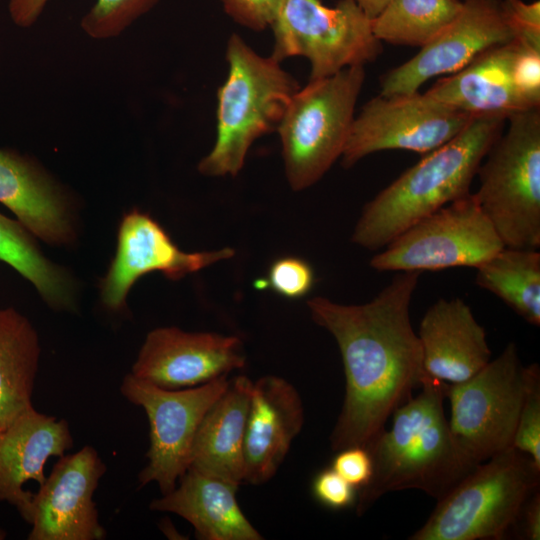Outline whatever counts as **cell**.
<instances>
[{
	"label": "cell",
	"mask_w": 540,
	"mask_h": 540,
	"mask_svg": "<svg viewBox=\"0 0 540 540\" xmlns=\"http://www.w3.org/2000/svg\"><path fill=\"white\" fill-rule=\"evenodd\" d=\"M303 424V402L294 385L275 375L253 382L244 441V483L270 481Z\"/></svg>",
	"instance_id": "obj_17"
},
{
	"label": "cell",
	"mask_w": 540,
	"mask_h": 540,
	"mask_svg": "<svg viewBox=\"0 0 540 540\" xmlns=\"http://www.w3.org/2000/svg\"><path fill=\"white\" fill-rule=\"evenodd\" d=\"M40 343L36 329L23 314L0 309V428L9 426L33 407Z\"/></svg>",
	"instance_id": "obj_24"
},
{
	"label": "cell",
	"mask_w": 540,
	"mask_h": 540,
	"mask_svg": "<svg viewBox=\"0 0 540 540\" xmlns=\"http://www.w3.org/2000/svg\"><path fill=\"white\" fill-rule=\"evenodd\" d=\"M225 11L236 22L253 30L271 26L285 0H222Z\"/></svg>",
	"instance_id": "obj_31"
},
{
	"label": "cell",
	"mask_w": 540,
	"mask_h": 540,
	"mask_svg": "<svg viewBox=\"0 0 540 540\" xmlns=\"http://www.w3.org/2000/svg\"><path fill=\"white\" fill-rule=\"evenodd\" d=\"M0 203L35 237L50 245L75 238L68 202L59 188L27 158L0 149Z\"/></svg>",
	"instance_id": "obj_22"
},
{
	"label": "cell",
	"mask_w": 540,
	"mask_h": 540,
	"mask_svg": "<svg viewBox=\"0 0 540 540\" xmlns=\"http://www.w3.org/2000/svg\"><path fill=\"white\" fill-rule=\"evenodd\" d=\"M337 452L331 468L356 489L367 484L372 475V460L368 450L352 446Z\"/></svg>",
	"instance_id": "obj_34"
},
{
	"label": "cell",
	"mask_w": 540,
	"mask_h": 540,
	"mask_svg": "<svg viewBox=\"0 0 540 540\" xmlns=\"http://www.w3.org/2000/svg\"><path fill=\"white\" fill-rule=\"evenodd\" d=\"M474 193L424 217L374 255L379 272L478 267L504 248Z\"/></svg>",
	"instance_id": "obj_10"
},
{
	"label": "cell",
	"mask_w": 540,
	"mask_h": 540,
	"mask_svg": "<svg viewBox=\"0 0 540 540\" xmlns=\"http://www.w3.org/2000/svg\"><path fill=\"white\" fill-rule=\"evenodd\" d=\"M245 363L236 336L159 327L147 334L131 374L161 388L183 389L228 375Z\"/></svg>",
	"instance_id": "obj_15"
},
{
	"label": "cell",
	"mask_w": 540,
	"mask_h": 540,
	"mask_svg": "<svg viewBox=\"0 0 540 540\" xmlns=\"http://www.w3.org/2000/svg\"><path fill=\"white\" fill-rule=\"evenodd\" d=\"M519 520H523L524 536L529 540L540 539V494L537 490L525 503Z\"/></svg>",
	"instance_id": "obj_35"
},
{
	"label": "cell",
	"mask_w": 540,
	"mask_h": 540,
	"mask_svg": "<svg viewBox=\"0 0 540 540\" xmlns=\"http://www.w3.org/2000/svg\"><path fill=\"white\" fill-rule=\"evenodd\" d=\"M482 161L474 193L508 248L540 247V109L510 116Z\"/></svg>",
	"instance_id": "obj_6"
},
{
	"label": "cell",
	"mask_w": 540,
	"mask_h": 540,
	"mask_svg": "<svg viewBox=\"0 0 540 540\" xmlns=\"http://www.w3.org/2000/svg\"><path fill=\"white\" fill-rule=\"evenodd\" d=\"M369 19H374L390 0H354Z\"/></svg>",
	"instance_id": "obj_36"
},
{
	"label": "cell",
	"mask_w": 540,
	"mask_h": 540,
	"mask_svg": "<svg viewBox=\"0 0 540 540\" xmlns=\"http://www.w3.org/2000/svg\"><path fill=\"white\" fill-rule=\"evenodd\" d=\"M420 388L392 413V426L365 446L372 475L358 489V516L393 491L419 489L438 500L476 466L453 440L444 412L447 383L426 374Z\"/></svg>",
	"instance_id": "obj_2"
},
{
	"label": "cell",
	"mask_w": 540,
	"mask_h": 540,
	"mask_svg": "<svg viewBox=\"0 0 540 540\" xmlns=\"http://www.w3.org/2000/svg\"><path fill=\"white\" fill-rule=\"evenodd\" d=\"M505 121L475 117L453 139L427 153L363 207L352 242L380 250L417 221L470 194L472 181Z\"/></svg>",
	"instance_id": "obj_3"
},
{
	"label": "cell",
	"mask_w": 540,
	"mask_h": 540,
	"mask_svg": "<svg viewBox=\"0 0 540 540\" xmlns=\"http://www.w3.org/2000/svg\"><path fill=\"white\" fill-rule=\"evenodd\" d=\"M476 284L508 305L527 323L540 326V253L504 247L476 267Z\"/></svg>",
	"instance_id": "obj_26"
},
{
	"label": "cell",
	"mask_w": 540,
	"mask_h": 540,
	"mask_svg": "<svg viewBox=\"0 0 540 540\" xmlns=\"http://www.w3.org/2000/svg\"><path fill=\"white\" fill-rule=\"evenodd\" d=\"M461 0H390L371 20L380 42L423 47L460 13Z\"/></svg>",
	"instance_id": "obj_27"
},
{
	"label": "cell",
	"mask_w": 540,
	"mask_h": 540,
	"mask_svg": "<svg viewBox=\"0 0 540 540\" xmlns=\"http://www.w3.org/2000/svg\"><path fill=\"white\" fill-rule=\"evenodd\" d=\"M253 381L232 379L204 415L193 442L190 465L202 473L244 483V441Z\"/></svg>",
	"instance_id": "obj_23"
},
{
	"label": "cell",
	"mask_w": 540,
	"mask_h": 540,
	"mask_svg": "<svg viewBox=\"0 0 540 540\" xmlns=\"http://www.w3.org/2000/svg\"><path fill=\"white\" fill-rule=\"evenodd\" d=\"M356 490L332 468L320 471L312 482V492L317 501L335 510L354 504Z\"/></svg>",
	"instance_id": "obj_33"
},
{
	"label": "cell",
	"mask_w": 540,
	"mask_h": 540,
	"mask_svg": "<svg viewBox=\"0 0 540 540\" xmlns=\"http://www.w3.org/2000/svg\"><path fill=\"white\" fill-rule=\"evenodd\" d=\"M513 447L530 456L540 467V370L534 374L526 393Z\"/></svg>",
	"instance_id": "obj_30"
},
{
	"label": "cell",
	"mask_w": 540,
	"mask_h": 540,
	"mask_svg": "<svg viewBox=\"0 0 540 540\" xmlns=\"http://www.w3.org/2000/svg\"><path fill=\"white\" fill-rule=\"evenodd\" d=\"M538 364L523 366L515 343L466 381L448 384L453 440L473 465L513 446L526 393Z\"/></svg>",
	"instance_id": "obj_8"
},
{
	"label": "cell",
	"mask_w": 540,
	"mask_h": 540,
	"mask_svg": "<svg viewBox=\"0 0 540 540\" xmlns=\"http://www.w3.org/2000/svg\"><path fill=\"white\" fill-rule=\"evenodd\" d=\"M272 58L306 57L310 81L329 77L351 66L376 60L383 47L369 19L354 0H340L333 8L320 0H285L271 24Z\"/></svg>",
	"instance_id": "obj_9"
},
{
	"label": "cell",
	"mask_w": 540,
	"mask_h": 540,
	"mask_svg": "<svg viewBox=\"0 0 540 540\" xmlns=\"http://www.w3.org/2000/svg\"><path fill=\"white\" fill-rule=\"evenodd\" d=\"M473 118L426 93L376 96L354 117L342 164L351 167L382 150L429 153L453 139Z\"/></svg>",
	"instance_id": "obj_12"
},
{
	"label": "cell",
	"mask_w": 540,
	"mask_h": 540,
	"mask_svg": "<svg viewBox=\"0 0 540 540\" xmlns=\"http://www.w3.org/2000/svg\"><path fill=\"white\" fill-rule=\"evenodd\" d=\"M522 43L513 40L494 47L459 71L437 81L425 92L431 98L472 117L510 116L539 108L522 90L516 59Z\"/></svg>",
	"instance_id": "obj_18"
},
{
	"label": "cell",
	"mask_w": 540,
	"mask_h": 540,
	"mask_svg": "<svg viewBox=\"0 0 540 540\" xmlns=\"http://www.w3.org/2000/svg\"><path fill=\"white\" fill-rule=\"evenodd\" d=\"M515 32V40L540 51V2L503 0Z\"/></svg>",
	"instance_id": "obj_32"
},
{
	"label": "cell",
	"mask_w": 540,
	"mask_h": 540,
	"mask_svg": "<svg viewBox=\"0 0 540 540\" xmlns=\"http://www.w3.org/2000/svg\"><path fill=\"white\" fill-rule=\"evenodd\" d=\"M0 260L36 288L54 310L76 308V287L68 272L43 255L35 237L18 221L0 213Z\"/></svg>",
	"instance_id": "obj_25"
},
{
	"label": "cell",
	"mask_w": 540,
	"mask_h": 540,
	"mask_svg": "<svg viewBox=\"0 0 540 540\" xmlns=\"http://www.w3.org/2000/svg\"><path fill=\"white\" fill-rule=\"evenodd\" d=\"M233 255L231 248L184 252L157 221L133 210L121 221L116 254L101 281V300L110 310L118 311L135 282L147 273L159 271L168 279L178 280Z\"/></svg>",
	"instance_id": "obj_16"
},
{
	"label": "cell",
	"mask_w": 540,
	"mask_h": 540,
	"mask_svg": "<svg viewBox=\"0 0 540 540\" xmlns=\"http://www.w3.org/2000/svg\"><path fill=\"white\" fill-rule=\"evenodd\" d=\"M540 467L511 446L477 464L437 500L411 540L503 539L539 490Z\"/></svg>",
	"instance_id": "obj_5"
},
{
	"label": "cell",
	"mask_w": 540,
	"mask_h": 540,
	"mask_svg": "<svg viewBox=\"0 0 540 540\" xmlns=\"http://www.w3.org/2000/svg\"><path fill=\"white\" fill-rule=\"evenodd\" d=\"M73 446L69 424L64 419L38 412L34 407L0 428V503L14 506L26 522L33 493L28 481L41 485L50 457H61Z\"/></svg>",
	"instance_id": "obj_19"
},
{
	"label": "cell",
	"mask_w": 540,
	"mask_h": 540,
	"mask_svg": "<svg viewBox=\"0 0 540 540\" xmlns=\"http://www.w3.org/2000/svg\"><path fill=\"white\" fill-rule=\"evenodd\" d=\"M106 466L98 452L84 446L63 455L33 493L26 520L28 540H102L106 531L99 522L93 500Z\"/></svg>",
	"instance_id": "obj_14"
},
{
	"label": "cell",
	"mask_w": 540,
	"mask_h": 540,
	"mask_svg": "<svg viewBox=\"0 0 540 540\" xmlns=\"http://www.w3.org/2000/svg\"><path fill=\"white\" fill-rule=\"evenodd\" d=\"M457 17L428 44L381 79L380 95L418 92L429 79L452 74L482 53L515 40L503 0H464Z\"/></svg>",
	"instance_id": "obj_13"
},
{
	"label": "cell",
	"mask_w": 540,
	"mask_h": 540,
	"mask_svg": "<svg viewBox=\"0 0 540 540\" xmlns=\"http://www.w3.org/2000/svg\"><path fill=\"white\" fill-rule=\"evenodd\" d=\"M228 76L218 90L217 137L198 165L207 176H235L251 144L277 129L297 81L272 57L254 52L238 35L228 41Z\"/></svg>",
	"instance_id": "obj_4"
},
{
	"label": "cell",
	"mask_w": 540,
	"mask_h": 540,
	"mask_svg": "<svg viewBox=\"0 0 540 540\" xmlns=\"http://www.w3.org/2000/svg\"><path fill=\"white\" fill-rule=\"evenodd\" d=\"M420 274L398 272L364 304L344 305L325 297L307 303L313 321L336 340L344 367V401L330 435L336 452L365 447L422 385V349L410 319Z\"/></svg>",
	"instance_id": "obj_1"
},
{
	"label": "cell",
	"mask_w": 540,
	"mask_h": 540,
	"mask_svg": "<svg viewBox=\"0 0 540 540\" xmlns=\"http://www.w3.org/2000/svg\"><path fill=\"white\" fill-rule=\"evenodd\" d=\"M364 79V66H351L292 96L277 127L292 189L313 185L342 156Z\"/></svg>",
	"instance_id": "obj_7"
},
{
	"label": "cell",
	"mask_w": 540,
	"mask_h": 540,
	"mask_svg": "<svg viewBox=\"0 0 540 540\" xmlns=\"http://www.w3.org/2000/svg\"><path fill=\"white\" fill-rule=\"evenodd\" d=\"M169 493L154 499L149 508L174 513L204 540H261L236 498L240 485L189 467Z\"/></svg>",
	"instance_id": "obj_21"
},
{
	"label": "cell",
	"mask_w": 540,
	"mask_h": 540,
	"mask_svg": "<svg viewBox=\"0 0 540 540\" xmlns=\"http://www.w3.org/2000/svg\"><path fill=\"white\" fill-rule=\"evenodd\" d=\"M7 537V532L4 528L0 527V540H4Z\"/></svg>",
	"instance_id": "obj_37"
},
{
	"label": "cell",
	"mask_w": 540,
	"mask_h": 540,
	"mask_svg": "<svg viewBox=\"0 0 540 540\" xmlns=\"http://www.w3.org/2000/svg\"><path fill=\"white\" fill-rule=\"evenodd\" d=\"M230 378L218 377L183 389H165L127 374L121 394L145 411L149 421L147 465L138 475L139 487L155 482L162 495L171 492L190 465L198 427Z\"/></svg>",
	"instance_id": "obj_11"
},
{
	"label": "cell",
	"mask_w": 540,
	"mask_h": 540,
	"mask_svg": "<svg viewBox=\"0 0 540 540\" xmlns=\"http://www.w3.org/2000/svg\"><path fill=\"white\" fill-rule=\"evenodd\" d=\"M425 373L448 384L468 380L490 360L486 332L460 298H440L425 312L419 327Z\"/></svg>",
	"instance_id": "obj_20"
},
{
	"label": "cell",
	"mask_w": 540,
	"mask_h": 540,
	"mask_svg": "<svg viewBox=\"0 0 540 540\" xmlns=\"http://www.w3.org/2000/svg\"><path fill=\"white\" fill-rule=\"evenodd\" d=\"M314 283V272L308 262L297 257H282L275 260L268 271L266 279L256 281L260 289L268 287L277 294L297 299L306 295Z\"/></svg>",
	"instance_id": "obj_29"
},
{
	"label": "cell",
	"mask_w": 540,
	"mask_h": 540,
	"mask_svg": "<svg viewBox=\"0 0 540 540\" xmlns=\"http://www.w3.org/2000/svg\"><path fill=\"white\" fill-rule=\"evenodd\" d=\"M48 0H9L12 21L29 27L38 18ZM158 0H97L81 21L82 29L92 38L118 36L135 19L147 12Z\"/></svg>",
	"instance_id": "obj_28"
}]
</instances>
